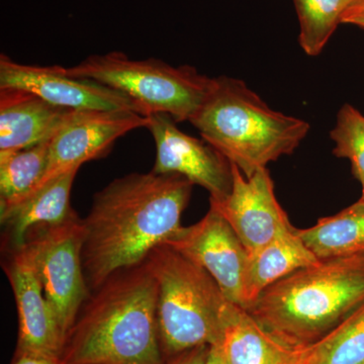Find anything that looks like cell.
<instances>
[{"instance_id": "cell-17", "label": "cell", "mask_w": 364, "mask_h": 364, "mask_svg": "<svg viewBox=\"0 0 364 364\" xmlns=\"http://www.w3.org/2000/svg\"><path fill=\"white\" fill-rule=\"evenodd\" d=\"M320 259L316 257L293 225L280 232L272 241L249 256L244 279L243 309L247 310L265 289Z\"/></svg>"}, {"instance_id": "cell-28", "label": "cell", "mask_w": 364, "mask_h": 364, "mask_svg": "<svg viewBox=\"0 0 364 364\" xmlns=\"http://www.w3.org/2000/svg\"><path fill=\"white\" fill-rule=\"evenodd\" d=\"M361 188H363V193H361V200H364V181L361 182Z\"/></svg>"}, {"instance_id": "cell-8", "label": "cell", "mask_w": 364, "mask_h": 364, "mask_svg": "<svg viewBox=\"0 0 364 364\" xmlns=\"http://www.w3.org/2000/svg\"><path fill=\"white\" fill-rule=\"evenodd\" d=\"M170 246L207 270L228 301L244 306V279L248 252L229 223L214 207L200 222L181 227Z\"/></svg>"}, {"instance_id": "cell-16", "label": "cell", "mask_w": 364, "mask_h": 364, "mask_svg": "<svg viewBox=\"0 0 364 364\" xmlns=\"http://www.w3.org/2000/svg\"><path fill=\"white\" fill-rule=\"evenodd\" d=\"M79 167L55 176L20 202L0 208L4 250L21 247L33 228L58 225L76 214L71 208L72 186Z\"/></svg>"}, {"instance_id": "cell-24", "label": "cell", "mask_w": 364, "mask_h": 364, "mask_svg": "<svg viewBox=\"0 0 364 364\" xmlns=\"http://www.w3.org/2000/svg\"><path fill=\"white\" fill-rule=\"evenodd\" d=\"M14 364H64L60 358L37 355V354H18Z\"/></svg>"}, {"instance_id": "cell-26", "label": "cell", "mask_w": 364, "mask_h": 364, "mask_svg": "<svg viewBox=\"0 0 364 364\" xmlns=\"http://www.w3.org/2000/svg\"><path fill=\"white\" fill-rule=\"evenodd\" d=\"M342 23H348V25H353L358 26V28H363L364 30V11H359V13L348 14L345 16Z\"/></svg>"}, {"instance_id": "cell-13", "label": "cell", "mask_w": 364, "mask_h": 364, "mask_svg": "<svg viewBox=\"0 0 364 364\" xmlns=\"http://www.w3.org/2000/svg\"><path fill=\"white\" fill-rule=\"evenodd\" d=\"M1 87L28 90L73 111L130 109L140 114L135 102L119 91L90 79L73 77L62 66L25 65L4 54L0 56Z\"/></svg>"}, {"instance_id": "cell-18", "label": "cell", "mask_w": 364, "mask_h": 364, "mask_svg": "<svg viewBox=\"0 0 364 364\" xmlns=\"http://www.w3.org/2000/svg\"><path fill=\"white\" fill-rule=\"evenodd\" d=\"M301 240L320 260L364 253V200L338 214L322 218L315 226L298 229Z\"/></svg>"}, {"instance_id": "cell-11", "label": "cell", "mask_w": 364, "mask_h": 364, "mask_svg": "<svg viewBox=\"0 0 364 364\" xmlns=\"http://www.w3.org/2000/svg\"><path fill=\"white\" fill-rule=\"evenodd\" d=\"M2 268L16 299L18 316V354L61 358L65 338L46 299L30 248L6 250Z\"/></svg>"}, {"instance_id": "cell-5", "label": "cell", "mask_w": 364, "mask_h": 364, "mask_svg": "<svg viewBox=\"0 0 364 364\" xmlns=\"http://www.w3.org/2000/svg\"><path fill=\"white\" fill-rule=\"evenodd\" d=\"M157 282V318L163 349L172 355L221 338L228 299L212 275L166 244L145 260Z\"/></svg>"}, {"instance_id": "cell-23", "label": "cell", "mask_w": 364, "mask_h": 364, "mask_svg": "<svg viewBox=\"0 0 364 364\" xmlns=\"http://www.w3.org/2000/svg\"><path fill=\"white\" fill-rule=\"evenodd\" d=\"M208 348V345H203L189 349L188 351L177 354L176 358L167 364H203L207 358Z\"/></svg>"}, {"instance_id": "cell-21", "label": "cell", "mask_w": 364, "mask_h": 364, "mask_svg": "<svg viewBox=\"0 0 364 364\" xmlns=\"http://www.w3.org/2000/svg\"><path fill=\"white\" fill-rule=\"evenodd\" d=\"M311 364H364V304L316 343Z\"/></svg>"}, {"instance_id": "cell-1", "label": "cell", "mask_w": 364, "mask_h": 364, "mask_svg": "<svg viewBox=\"0 0 364 364\" xmlns=\"http://www.w3.org/2000/svg\"><path fill=\"white\" fill-rule=\"evenodd\" d=\"M193 186L151 171L119 177L93 196L81 251L90 293L114 273L142 264L181 229Z\"/></svg>"}, {"instance_id": "cell-2", "label": "cell", "mask_w": 364, "mask_h": 364, "mask_svg": "<svg viewBox=\"0 0 364 364\" xmlns=\"http://www.w3.org/2000/svg\"><path fill=\"white\" fill-rule=\"evenodd\" d=\"M64 364H163L157 282L147 263L91 291L67 335Z\"/></svg>"}, {"instance_id": "cell-12", "label": "cell", "mask_w": 364, "mask_h": 364, "mask_svg": "<svg viewBox=\"0 0 364 364\" xmlns=\"http://www.w3.org/2000/svg\"><path fill=\"white\" fill-rule=\"evenodd\" d=\"M231 164V191L224 200H210V205L226 219L251 256L291 224L275 196L267 168L246 177Z\"/></svg>"}, {"instance_id": "cell-22", "label": "cell", "mask_w": 364, "mask_h": 364, "mask_svg": "<svg viewBox=\"0 0 364 364\" xmlns=\"http://www.w3.org/2000/svg\"><path fill=\"white\" fill-rule=\"evenodd\" d=\"M335 144V156L351 163L352 173L364 181V116L351 105H344L337 114L336 124L330 133Z\"/></svg>"}, {"instance_id": "cell-10", "label": "cell", "mask_w": 364, "mask_h": 364, "mask_svg": "<svg viewBox=\"0 0 364 364\" xmlns=\"http://www.w3.org/2000/svg\"><path fill=\"white\" fill-rule=\"evenodd\" d=\"M148 122V117L130 109L74 111L53 136L44 177L35 189L63 172L80 168L83 163L104 157L117 139L146 128Z\"/></svg>"}, {"instance_id": "cell-14", "label": "cell", "mask_w": 364, "mask_h": 364, "mask_svg": "<svg viewBox=\"0 0 364 364\" xmlns=\"http://www.w3.org/2000/svg\"><path fill=\"white\" fill-rule=\"evenodd\" d=\"M229 364H311L316 343L294 346L262 327L245 309L228 301L218 342Z\"/></svg>"}, {"instance_id": "cell-4", "label": "cell", "mask_w": 364, "mask_h": 364, "mask_svg": "<svg viewBox=\"0 0 364 364\" xmlns=\"http://www.w3.org/2000/svg\"><path fill=\"white\" fill-rule=\"evenodd\" d=\"M189 123L246 177L289 155L310 124L273 111L244 81L220 76Z\"/></svg>"}, {"instance_id": "cell-15", "label": "cell", "mask_w": 364, "mask_h": 364, "mask_svg": "<svg viewBox=\"0 0 364 364\" xmlns=\"http://www.w3.org/2000/svg\"><path fill=\"white\" fill-rule=\"evenodd\" d=\"M73 112L28 90L0 88V153L14 152L53 138Z\"/></svg>"}, {"instance_id": "cell-6", "label": "cell", "mask_w": 364, "mask_h": 364, "mask_svg": "<svg viewBox=\"0 0 364 364\" xmlns=\"http://www.w3.org/2000/svg\"><path fill=\"white\" fill-rule=\"evenodd\" d=\"M66 70L73 77L119 91L135 102L142 116L168 114L176 123L191 121L215 81L191 65L174 67L154 58L131 60L119 51L91 55Z\"/></svg>"}, {"instance_id": "cell-7", "label": "cell", "mask_w": 364, "mask_h": 364, "mask_svg": "<svg viewBox=\"0 0 364 364\" xmlns=\"http://www.w3.org/2000/svg\"><path fill=\"white\" fill-rule=\"evenodd\" d=\"M83 219L77 213L58 225L33 228L25 243L33 261L46 299L64 338L90 296L82 267Z\"/></svg>"}, {"instance_id": "cell-3", "label": "cell", "mask_w": 364, "mask_h": 364, "mask_svg": "<svg viewBox=\"0 0 364 364\" xmlns=\"http://www.w3.org/2000/svg\"><path fill=\"white\" fill-rule=\"evenodd\" d=\"M364 304V253L320 260L265 289L247 312L294 346L317 343Z\"/></svg>"}, {"instance_id": "cell-19", "label": "cell", "mask_w": 364, "mask_h": 364, "mask_svg": "<svg viewBox=\"0 0 364 364\" xmlns=\"http://www.w3.org/2000/svg\"><path fill=\"white\" fill-rule=\"evenodd\" d=\"M52 139L0 153V208L20 202L39 186L47 168Z\"/></svg>"}, {"instance_id": "cell-27", "label": "cell", "mask_w": 364, "mask_h": 364, "mask_svg": "<svg viewBox=\"0 0 364 364\" xmlns=\"http://www.w3.org/2000/svg\"><path fill=\"white\" fill-rule=\"evenodd\" d=\"M364 11V0H353L350 7L347 9L346 14H344V16L351 14L359 13V11Z\"/></svg>"}, {"instance_id": "cell-9", "label": "cell", "mask_w": 364, "mask_h": 364, "mask_svg": "<svg viewBox=\"0 0 364 364\" xmlns=\"http://www.w3.org/2000/svg\"><path fill=\"white\" fill-rule=\"evenodd\" d=\"M147 127L156 146L152 171L176 174L208 191L213 200H222L231 191L232 164L207 141L198 140L179 130L168 114L148 117Z\"/></svg>"}, {"instance_id": "cell-20", "label": "cell", "mask_w": 364, "mask_h": 364, "mask_svg": "<svg viewBox=\"0 0 364 364\" xmlns=\"http://www.w3.org/2000/svg\"><path fill=\"white\" fill-rule=\"evenodd\" d=\"M299 21V42L309 56H318L331 39L353 0H293Z\"/></svg>"}, {"instance_id": "cell-25", "label": "cell", "mask_w": 364, "mask_h": 364, "mask_svg": "<svg viewBox=\"0 0 364 364\" xmlns=\"http://www.w3.org/2000/svg\"><path fill=\"white\" fill-rule=\"evenodd\" d=\"M203 364H229L219 343L210 345L207 358Z\"/></svg>"}]
</instances>
